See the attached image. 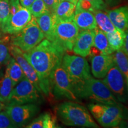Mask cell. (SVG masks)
I'll list each match as a JSON object with an SVG mask.
<instances>
[{
  "instance_id": "6da1fadb",
  "label": "cell",
  "mask_w": 128,
  "mask_h": 128,
  "mask_svg": "<svg viewBox=\"0 0 128 128\" xmlns=\"http://www.w3.org/2000/svg\"><path fill=\"white\" fill-rule=\"evenodd\" d=\"M65 53L52 42L44 39L36 46L23 55L31 64L38 75L42 92L46 96L51 94L50 76L58 65L62 63Z\"/></svg>"
},
{
  "instance_id": "7a4b0ae2",
  "label": "cell",
  "mask_w": 128,
  "mask_h": 128,
  "mask_svg": "<svg viewBox=\"0 0 128 128\" xmlns=\"http://www.w3.org/2000/svg\"><path fill=\"white\" fill-rule=\"evenodd\" d=\"M74 93L78 99L82 98L97 103L106 104H120L103 80L92 77L73 86Z\"/></svg>"
},
{
  "instance_id": "3957f363",
  "label": "cell",
  "mask_w": 128,
  "mask_h": 128,
  "mask_svg": "<svg viewBox=\"0 0 128 128\" xmlns=\"http://www.w3.org/2000/svg\"><path fill=\"white\" fill-rule=\"evenodd\" d=\"M57 117L65 125L81 128H99L88 110L76 102H65L58 106Z\"/></svg>"
},
{
  "instance_id": "277c9868",
  "label": "cell",
  "mask_w": 128,
  "mask_h": 128,
  "mask_svg": "<svg viewBox=\"0 0 128 128\" xmlns=\"http://www.w3.org/2000/svg\"><path fill=\"white\" fill-rule=\"evenodd\" d=\"M88 108L97 122L104 128H118L124 119L125 108L121 104H106L92 103Z\"/></svg>"
},
{
  "instance_id": "5b68a950",
  "label": "cell",
  "mask_w": 128,
  "mask_h": 128,
  "mask_svg": "<svg viewBox=\"0 0 128 128\" xmlns=\"http://www.w3.org/2000/svg\"><path fill=\"white\" fill-rule=\"evenodd\" d=\"M12 35L11 38L10 44L17 46L24 52L31 50L44 38V33L37 23L36 18L33 16L23 29Z\"/></svg>"
},
{
  "instance_id": "8992f818",
  "label": "cell",
  "mask_w": 128,
  "mask_h": 128,
  "mask_svg": "<svg viewBox=\"0 0 128 128\" xmlns=\"http://www.w3.org/2000/svg\"><path fill=\"white\" fill-rule=\"evenodd\" d=\"M50 80L51 92L56 98L79 102L80 99L75 94L72 84L62 64L58 65L54 69Z\"/></svg>"
},
{
  "instance_id": "52a82bcc",
  "label": "cell",
  "mask_w": 128,
  "mask_h": 128,
  "mask_svg": "<svg viewBox=\"0 0 128 128\" xmlns=\"http://www.w3.org/2000/svg\"><path fill=\"white\" fill-rule=\"evenodd\" d=\"M61 64L72 86L92 77L89 64L84 57L65 54Z\"/></svg>"
},
{
  "instance_id": "ba28073f",
  "label": "cell",
  "mask_w": 128,
  "mask_h": 128,
  "mask_svg": "<svg viewBox=\"0 0 128 128\" xmlns=\"http://www.w3.org/2000/svg\"><path fill=\"white\" fill-rule=\"evenodd\" d=\"M79 32V28L73 20H56L55 39L52 43L65 54L72 51L74 44Z\"/></svg>"
},
{
  "instance_id": "9c48e42d",
  "label": "cell",
  "mask_w": 128,
  "mask_h": 128,
  "mask_svg": "<svg viewBox=\"0 0 128 128\" xmlns=\"http://www.w3.org/2000/svg\"><path fill=\"white\" fill-rule=\"evenodd\" d=\"M40 94L34 85L25 77L14 86L6 106L38 103L40 100Z\"/></svg>"
},
{
  "instance_id": "30bf717a",
  "label": "cell",
  "mask_w": 128,
  "mask_h": 128,
  "mask_svg": "<svg viewBox=\"0 0 128 128\" xmlns=\"http://www.w3.org/2000/svg\"><path fill=\"white\" fill-rule=\"evenodd\" d=\"M103 82L110 90L120 103L128 102V87L124 75L120 71L116 64L112 66L103 80Z\"/></svg>"
},
{
  "instance_id": "8fae6325",
  "label": "cell",
  "mask_w": 128,
  "mask_h": 128,
  "mask_svg": "<svg viewBox=\"0 0 128 128\" xmlns=\"http://www.w3.org/2000/svg\"><path fill=\"white\" fill-rule=\"evenodd\" d=\"M6 111L16 127L22 128L38 114L40 108L36 103H27L6 106Z\"/></svg>"
},
{
  "instance_id": "7c38bea8",
  "label": "cell",
  "mask_w": 128,
  "mask_h": 128,
  "mask_svg": "<svg viewBox=\"0 0 128 128\" xmlns=\"http://www.w3.org/2000/svg\"><path fill=\"white\" fill-rule=\"evenodd\" d=\"M32 18V15L29 10L21 6L16 13L10 17L1 31L5 34H16L29 23Z\"/></svg>"
},
{
  "instance_id": "4fadbf2b",
  "label": "cell",
  "mask_w": 128,
  "mask_h": 128,
  "mask_svg": "<svg viewBox=\"0 0 128 128\" xmlns=\"http://www.w3.org/2000/svg\"><path fill=\"white\" fill-rule=\"evenodd\" d=\"M9 49L11 55L17 60V62L20 65L26 78L34 85L35 87L40 93H42L38 75L31 64L24 56L23 51L17 46L12 45V44L9 46Z\"/></svg>"
},
{
  "instance_id": "5bb4252c",
  "label": "cell",
  "mask_w": 128,
  "mask_h": 128,
  "mask_svg": "<svg viewBox=\"0 0 128 128\" xmlns=\"http://www.w3.org/2000/svg\"><path fill=\"white\" fill-rule=\"evenodd\" d=\"M94 38V30H84L79 32L73 46L74 53L84 58L88 56L93 46Z\"/></svg>"
},
{
  "instance_id": "9a60e30c",
  "label": "cell",
  "mask_w": 128,
  "mask_h": 128,
  "mask_svg": "<svg viewBox=\"0 0 128 128\" xmlns=\"http://www.w3.org/2000/svg\"><path fill=\"white\" fill-rule=\"evenodd\" d=\"M114 64L113 54H98L92 58V72L96 78H104Z\"/></svg>"
},
{
  "instance_id": "2e32d148",
  "label": "cell",
  "mask_w": 128,
  "mask_h": 128,
  "mask_svg": "<svg viewBox=\"0 0 128 128\" xmlns=\"http://www.w3.org/2000/svg\"><path fill=\"white\" fill-rule=\"evenodd\" d=\"M36 20L44 38L53 42L55 39V28L56 19L54 13L48 11L39 17Z\"/></svg>"
},
{
  "instance_id": "e0dca14e",
  "label": "cell",
  "mask_w": 128,
  "mask_h": 128,
  "mask_svg": "<svg viewBox=\"0 0 128 128\" xmlns=\"http://www.w3.org/2000/svg\"><path fill=\"white\" fill-rule=\"evenodd\" d=\"M73 21L80 30H94L97 27L94 14L89 11L76 9Z\"/></svg>"
},
{
  "instance_id": "ac0fdd59",
  "label": "cell",
  "mask_w": 128,
  "mask_h": 128,
  "mask_svg": "<svg viewBox=\"0 0 128 128\" xmlns=\"http://www.w3.org/2000/svg\"><path fill=\"white\" fill-rule=\"evenodd\" d=\"M110 20L116 28L125 32L128 29V7L124 6L107 12Z\"/></svg>"
},
{
  "instance_id": "d6986e66",
  "label": "cell",
  "mask_w": 128,
  "mask_h": 128,
  "mask_svg": "<svg viewBox=\"0 0 128 128\" xmlns=\"http://www.w3.org/2000/svg\"><path fill=\"white\" fill-rule=\"evenodd\" d=\"M76 5L66 0L59 2L54 12L56 21H72L76 12Z\"/></svg>"
},
{
  "instance_id": "ffe728a7",
  "label": "cell",
  "mask_w": 128,
  "mask_h": 128,
  "mask_svg": "<svg viewBox=\"0 0 128 128\" xmlns=\"http://www.w3.org/2000/svg\"><path fill=\"white\" fill-rule=\"evenodd\" d=\"M56 118L50 113H42L35 118L25 128H58Z\"/></svg>"
},
{
  "instance_id": "44dd1931",
  "label": "cell",
  "mask_w": 128,
  "mask_h": 128,
  "mask_svg": "<svg viewBox=\"0 0 128 128\" xmlns=\"http://www.w3.org/2000/svg\"><path fill=\"white\" fill-rule=\"evenodd\" d=\"M94 38L93 46L98 49L102 54L110 55L114 53V50L112 49L108 44L106 35L98 27L94 29Z\"/></svg>"
},
{
  "instance_id": "7402d4cb",
  "label": "cell",
  "mask_w": 128,
  "mask_h": 128,
  "mask_svg": "<svg viewBox=\"0 0 128 128\" xmlns=\"http://www.w3.org/2000/svg\"><path fill=\"white\" fill-rule=\"evenodd\" d=\"M6 72L12 80L14 87L24 78L26 77L20 65L12 56L7 65Z\"/></svg>"
},
{
  "instance_id": "603a6c76",
  "label": "cell",
  "mask_w": 128,
  "mask_h": 128,
  "mask_svg": "<svg viewBox=\"0 0 128 128\" xmlns=\"http://www.w3.org/2000/svg\"><path fill=\"white\" fill-rule=\"evenodd\" d=\"M92 13L95 17L97 26L105 34L116 30L107 12H103V10H94Z\"/></svg>"
},
{
  "instance_id": "cb8c5ba5",
  "label": "cell",
  "mask_w": 128,
  "mask_h": 128,
  "mask_svg": "<svg viewBox=\"0 0 128 128\" xmlns=\"http://www.w3.org/2000/svg\"><path fill=\"white\" fill-rule=\"evenodd\" d=\"M14 86L11 78L5 72L4 76L0 80V102L6 104L9 100Z\"/></svg>"
},
{
  "instance_id": "d4e9b609",
  "label": "cell",
  "mask_w": 128,
  "mask_h": 128,
  "mask_svg": "<svg viewBox=\"0 0 128 128\" xmlns=\"http://www.w3.org/2000/svg\"><path fill=\"white\" fill-rule=\"evenodd\" d=\"M111 48L115 51L121 49L124 45L125 32L116 28V30L106 34Z\"/></svg>"
},
{
  "instance_id": "484cf974",
  "label": "cell",
  "mask_w": 128,
  "mask_h": 128,
  "mask_svg": "<svg viewBox=\"0 0 128 128\" xmlns=\"http://www.w3.org/2000/svg\"><path fill=\"white\" fill-rule=\"evenodd\" d=\"M114 64L120 71L128 79V56L122 49L115 51L113 54Z\"/></svg>"
},
{
  "instance_id": "4316f807",
  "label": "cell",
  "mask_w": 128,
  "mask_h": 128,
  "mask_svg": "<svg viewBox=\"0 0 128 128\" xmlns=\"http://www.w3.org/2000/svg\"><path fill=\"white\" fill-rule=\"evenodd\" d=\"M9 40V38L8 37L0 39V69L7 65L12 56L10 52V46L7 44V42Z\"/></svg>"
},
{
  "instance_id": "83f0119b",
  "label": "cell",
  "mask_w": 128,
  "mask_h": 128,
  "mask_svg": "<svg viewBox=\"0 0 128 128\" xmlns=\"http://www.w3.org/2000/svg\"><path fill=\"white\" fill-rule=\"evenodd\" d=\"M10 14V0H0V28L7 23Z\"/></svg>"
},
{
  "instance_id": "f1b7e54d",
  "label": "cell",
  "mask_w": 128,
  "mask_h": 128,
  "mask_svg": "<svg viewBox=\"0 0 128 128\" xmlns=\"http://www.w3.org/2000/svg\"><path fill=\"white\" fill-rule=\"evenodd\" d=\"M28 10L31 12L32 16L34 17L35 18L39 17L43 14L49 11L43 0H34Z\"/></svg>"
},
{
  "instance_id": "f546056e",
  "label": "cell",
  "mask_w": 128,
  "mask_h": 128,
  "mask_svg": "<svg viewBox=\"0 0 128 128\" xmlns=\"http://www.w3.org/2000/svg\"><path fill=\"white\" fill-rule=\"evenodd\" d=\"M16 128L6 110L0 112V128Z\"/></svg>"
},
{
  "instance_id": "4dcf8cb0",
  "label": "cell",
  "mask_w": 128,
  "mask_h": 128,
  "mask_svg": "<svg viewBox=\"0 0 128 128\" xmlns=\"http://www.w3.org/2000/svg\"><path fill=\"white\" fill-rule=\"evenodd\" d=\"M92 4L95 10H106V4L103 0H86Z\"/></svg>"
},
{
  "instance_id": "1f68e13d",
  "label": "cell",
  "mask_w": 128,
  "mask_h": 128,
  "mask_svg": "<svg viewBox=\"0 0 128 128\" xmlns=\"http://www.w3.org/2000/svg\"><path fill=\"white\" fill-rule=\"evenodd\" d=\"M51 12L54 13L59 3L58 0H43Z\"/></svg>"
},
{
  "instance_id": "d6a6232c",
  "label": "cell",
  "mask_w": 128,
  "mask_h": 128,
  "mask_svg": "<svg viewBox=\"0 0 128 128\" xmlns=\"http://www.w3.org/2000/svg\"><path fill=\"white\" fill-rule=\"evenodd\" d=\"M21 4L19 0H10V17L14 13H16L18 10L21 7Z\"/></svg>"
},
{
  "instance_id": "836d02e7",
  "label": "cell",
  "mask_w": 128,
  "mask_h": 128,
  "mask_svg": "<svg viewBox=\"0 0 128 128\" xmlns=\"http://www.w3.org/2000/svg\"><path fill=\"white\" fill-rule=\"evenodd\" d=\"M124 32H125V38H124V45L121 49L128 56V29Z\"/></svg>"
},
{
  "instance_id": "e575fe53",
  "label": "cell",
  "mask_w": 128,
  "mask_h": 128,
  "mask_svg": "<svg viewBox=\"0 0 128 128\" xmlns=\"http://www.w3.org/2000/svg\"><path fill=\"white\" fill-rule=\"evenodd\" d=\"M21 6L22 7L29 9L30 6H32L34 0H19Z\"/></svg>"
},
{
  "instance_id": "d590c367",
  "label": "cell",
  "mask_w": 128,
  "mask_h": 128,
  "mask_svg": "<svg viewBox=\"0 0 128 128\" xmlns=\"http://www.w3.org/2000/svg\"><path fill=\"white\" fill-rule=\"evenodd\" d=\"M118 128H128V117L126 120H122L118 126Z\"/></svg>"
},
{
  "instance_id": "8d00e7d4",
  "label": "cell",
  "mask_w": 128,
  "mask_h": 128,
  "mask_svg": "<svg viewBox=\"0 0 128 128\" xmlns=\"http://www.w3.org/2000/svg\"><path fill=\"white\" fill-rule=\"evenodd\" d=\"M4 108H6V104L0 102V112L2 111Z\"/></svg>"
},
{
  "instance_id": "74e56055",
  "label": "cell",
  "mask_w": 128,
  "mask_h": 128,
  "mask_svg": "<svg viewBox=\"0 0 128 128\" xmlns=\"http://www.w3.org/2000/svg\"><path fill=\"white\" fill-rule=\"evenodd\" d=\"M66 1H68L69 2H71L72 3H73L74 4L76 5V3L78 2V0H66Z\"/></svg>"
},
{
  "instance_id": "f35d334b",
  "label": "cell",
  "mask_w": 128,
  "mask_h": 128,
  "mask_svg": "<svg viewBox=\"0 0 128 128\" xmlns=\"http://www.w3.org/2000/svg\"><path fill=\"white\" fill-rule=\"evenodd\" d=\"M107 1H108V2H112V0H106Z\"/></svg>"
},
{
  "instance_id": "ab89813d",
  "label": "cell",
  "mask_w": 128,
  "mask_h": 128,
  "mask_svg": "<svg viewBox=\"0 0 128 128\" xmlns=\"http://www.w3.org/2000/svg\"><path fill=\"white\" fill-rule=\"evenodd\" d=\"M126 81H127V85H128V79L126 80Z\"/></svg>"
},
{
  "instance_id": "60d3db41",
  "label": "cell",
  "mask_w": 128,
  "mask_h": 128,
  "mask_svg": "<svg viewBox=\"0 0 128 128\" xmlns=\"http://www.w3.org/2000/svg\"><path fill=\"white\" fill-rule=\"evenodd\" d=\"M1 32H1V30H0V36H1ZM0 39H1V38H0Z\"/></svg>"
},
{
  "instance_id": "b9f144b4",
  "label": "cell",
  "mask_w": 128,
  "mask_h": 128,
  "mask_svg": "<svg viewBox=\"0 0 128 128\" xmlns=\"http://www.w3.org/2000/svg\"><path fill=\"white\" fill-rule=\"evenodd\" d=\"M59 1V2H60V1H62V0H58Z\"/></svg>"
},
{
  "instance_id": "7bdbcfd3",
  "label": "cell",
  "mask_w": 128,
  "mask_h": 128,
  "mask_svg": "<svg viewBox=\"0 0 128 128\" xmlns=\"http://www.w3.org/2000/svg\"><path fill=\"white\" fill-rule=\"evenodd\" d=\"M0 30H1V28H0ZM1 32H2V31H1Z\"/></svg>"
}]
</instances>
